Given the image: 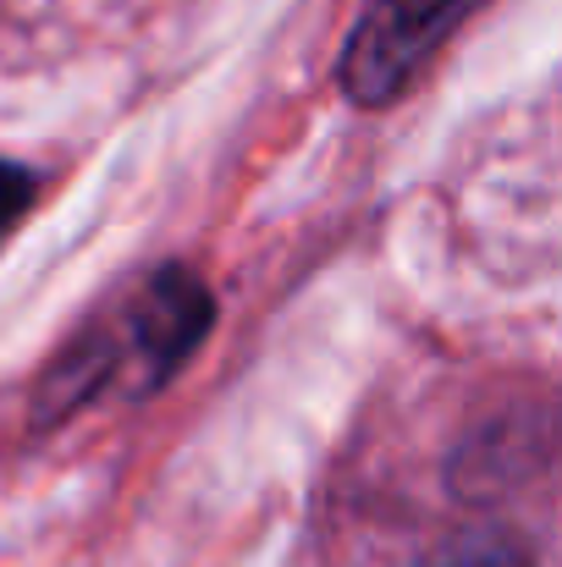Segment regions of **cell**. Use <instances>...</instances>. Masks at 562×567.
<instances>
[{
	"label": "cell",
	"instance_id": "cell-1",
	"mask_svg": "<svg viewBox=\"0 0 562 567\" xmlns=\"http://www.w3.org/2000/svg\"><path fill=\"white\" fill-rule=\"evenodd\" d=\"M486 0H375L359 17L343 61H337V83L354 105H391L419 72L425 61L480 11Z\"/></svg>",
	"mask_w": 562,
	"mask_h": 567
},
{
	"label": "cell",
	"instance_id": "cell-2",
	"mask_svg": "<svg viewBox=\"0 0 562 567\" xmlns=\"http://www.w3.org/2000/svg\"><path fill=\"white\" fill-rule=\"evenodd\" d=\"M210 320H215V303H210L204 281L187 276L183 265L161 270V276L133 298V309H127V342H133L139 364L150 370L144 385L172 380V370L204 342Z\"/></svg>",
	"mask_w": 562,
	"mask_h": 567
},
{
	"label": "cell",
	"instance_id": "cell-3",
	"mask_svg": "<svg viewBox=\"0 0 562 567\" xmlns=\"http://www.w3.org/2000/svg\"><path fill=\"white\" fill-rule=\"evenodd\" d=\"M28 198H33V177L17 172V166H0V237H6L11 220L28 209Z\"/></svg>",
	"mask_w": 562,
	"mask_h": 567
},
{
	"label": "cell",
	"instance_id": "cell-4",
	"mask_svg": "<svg viewBox=\"0 0 562 567\" xmlns=\"http://www.w3.org/2000/svg\"><path fill=\"white\" fill-rule=\"evenodd\" d=\"M452 567H524V563L508 557V551H474V557H458Z\"/></svg>",
	"mask_w": 562,
	"mask_h": 567
}]
</instances>
